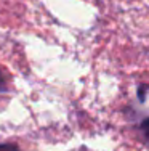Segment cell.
<instances>
[{"instance_id": "1", "label": "cell", "mask_w": 149, "mask_h": 151, "mask_svg": "<svg viewBox=\"0 0 149 151\" xmlns=\"http://www.w3.org/2000/svg\"><path fill=\"white\" fill-rule=\"evenodd\" d=\"M138 130H140V134H141L143 142L146 143V145H149V117H146V119H143L140 122Z\"/></svg>"}, {"instance_id": "3", "label": "cell", "mask_w": 149, "mask_h": 151, "mask_svg": "<svg viewBox=\"0 0 149 151\" xmlns=\"http://www.w3.org/2000/svg\"><path fill=\"white\" fill-rule=\"evenodd\" d=\"M8 88H6V84H5V81H3V76L2 73H0V93H3V92H6Z\"/></svg>"}, {"instance_id": "2", "label": "cell", "mask_w": 149, "mask_h": 151, "mask_svg": "<svg viewBox=\"0 0 149 151\" xmlns=\"http://www.w3.org/2000/svg\"><path fill=\"white\" fill-rule=\"evenodd\" d=\"M0 151H19V148L13 143H0Z\"/></svg>"}]
</instances>
